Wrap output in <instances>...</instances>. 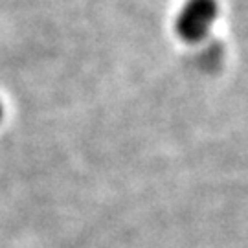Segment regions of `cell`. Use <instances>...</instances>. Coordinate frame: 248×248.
Listing matches in <instances>:
<instances>
[{"instance_id":"obj_1","label":"cell","mask_w":248,"mask_h":248,"mask_svg":"<svg viewBox=\"0 0 248 248\" xmlns=\"http://www.w3.org/2000/svg\"><path fill=\"white\" fill-rule=\"evenodd\" d=\"M217 15V0H186L175 20L178 37L186 43L202 41L215 24Z\"/></svg>"},{"instance_id":"obj_2","label":"cell","mask_w":248,"mask_h":248,"mask_svg":"<svg viewBox=\"0 0 248 248\" xmlns=\"http://www.w3.org/2000/svg\"><path fill=\"white\" fill-rule=\"evenodd\" d=\"M2 114H4V110H2V103H0V120H2Z\"/></svg>"}]
</instances>
